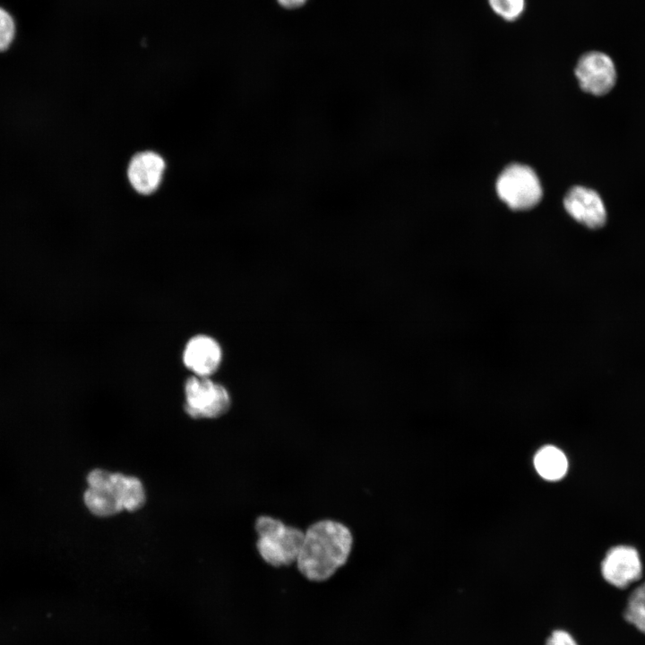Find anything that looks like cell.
<instances>
[{
	"label": "cell",
	"mask_w": 645,
	"mask_h": 645,
	"mask_svg": "<svg viewBox=\"0 0 645 645\" xmlns=\"http://www.w3.org/2000/svg\"><path fill=\"white\" fill-rule=\"evenodd\" d=\"M352 547L353 536L345 524L331 519L320 520L305 530L295 563L308 580L325 581L347 563Z\"/></svg>",
	"instance_id": "obj_1"
},
{
	"label": "cell",
	"mask_w": 645,
	"mask_h": 645,
	"mask_svg": "<svg viewBox=\"0 0 645 645\" xmlns=\"http://www.w3.org/2000/svg\"><path fill=\"white\" fill-rule=\"evenodd\" d=\"M254 529L258 537V554L267 564L282 567L296 563L302 546L304 530L268 515L256 519Z\"/></svg>",
	"instance_id": "obj_2"
},
{
	"label": "cell",
	"mask_w": 645,
	"mask_h": 645,
	"mask_svg": "<svg viewBox=\"0 0 645 645\" xmlns=\"http://www.w3.org/2000/svg\"><path fill=\"white\" fill-rule=\"evenodd\" d=\"M185 411L192 418H217L231 406L229 391L211 377L192 375L184 384Z\"/></svg>",
	"instance_id": "obj_3"
},
{
	"label": "cell",
	"mask_w": 645,
	"mask_h": 645,
	"mask_svg": "<svg viewBox=\"0 0 645 645\" xmlns=\"http://www.w3.org/2000/svg\"><path fill=\"white\" fill-rule=\"evenodd\" d=\"M500 199L514 211H526L536 206L543 191L536 172L529 166L513 163L507 166L496 181Z\"/></svg>",
	"instance_id": "obj_4"
},
{
	"label": "cell",
	"mask_w": 645,
	"mask_h": 645,
	"mask_svg": "<svg viewBox=\"0 0 645 645\" xmlns=\"http://www.w3.org/2000/svg\"><path fill=\"white\" fill-rule=\"evenodd\" d=\"M574 74L581 90L596 96L608 93L617 81L615 60L608 53L597 49L579 57Z\"/></svg>",
	"instance_id": "obj_5"
},
{
	"label": "cell",
	"mask_w": 645,
	"mask_h": 645,
	"mask_svg": "<svg viewBox=\"0 0 645 645\" xmlns=\"http://www.w3.org/2000/svg\"><path fill=\"white\" fill-rule=\"evenodd\" d=\"M603 578L610 585L625 589L642 575V563L636 548L627 545L611 547L601 563Z\"/></svg>",
	"instance_id": "obj_6"
},
{
	"label": "cell",
	"mask_w": 645,
	"mask_h": 645,
	"mask_svg": "<svg viewBox=\"0 0 645 645\" xmlns=\"http://www.w3.org/2000/svg\"><path fill=\"white\" fill-rule=\"evenodd\" d=\"M223 350L211 336L197 334L190 338L182 352L184 366L194 375L211 377L221 366Z\"/></svg>",
	"instance_id": "obj_7"
},
{
	"label": "cell",
	"mask_w": 645,
	"mask_h": 645,
	"mask_svg": "<svg viewBox=\"0 0 645 645\" xmlns=\"http://www.w3.org/2000/svg\"><path fill=\"white\" fill-rule=\"evenodd\" d=\"M88 488L83 501L95 516L110 517L123 511L113 485V473L94 469L87 476Z\"/></svg>",
	"instance_id": "obj_8"
},
{
	"label": "cell",
	"mask_w": 645,
	"mask_h": 645,
	"mask_svg": "<svg viewBox=\"0 0 645 645\" xmlns=\"http://www.w3.org/2000/svg\"><path fill=\"white\" fill-rule=\"evenodd\" d=\"M565 211L579 223L595 229L606 221V211L600 195L581 185L572 187L563 199Z\"/></svg>",
	"instance_id": "obj_9"
},
{
	"label": "cell",
	"mask_w": 645,
	"mask_h": 645,
	"mask_svg": "<svg viewBox=\"0 0 645 645\" xmlns=\"http://www.w3.org/2000/svg\"><path fill=\"white\" fill-rule=\"evenodd\" d=\"M164 170L165 161L160 155L153 151H142L132 158L127 176L136 192L150 194L159 187Z\"/></svg>",
	"instance_id": "obj_10"
},
{
	"label": "cell",
	"mask_w": 645,
	"mask_h": 645,
	"mask_svg": "<svg viewBox=\"0 0 645 645\" xmlns=\"http://www.w3.org/2000/svg\"><path fill=\"white\" fill-rule=\"evenodd\" d=\"M113 485L123 510L134 512L143 506L146 494L139 478L122 473H113Z\"/></svg>",
	"instance_id": "obj_11"
},
{
	"label": "cell",
	"mask_w": 645,
	"mask_h": 645,
	"mask_svg": "<svg viewBox=\"0 0 645 645\" xmlns=\"http://www.w3.org/2000/svg\"><path fill=\"white\" fill-rule=\"evenodd\" d=\"M534 465L538 473L545 479L558 480L567 472L568 460L558 448L547 445L540 449L535 458Z\"/></svg>",
	"instance_id": "obj_12"
},
{
	"label": "cell",
	"mask_w": 645,
	"mask_h": 645,
	"mask_svg": "<svg viewBox=\"0 0 645 645\" xmlns=\"http://www.w3.org/2000/svg\"><path fill=\"white\" fill-rule=\"evenodd\" d=\"M624 616L629 624L645 633V581L629 596Z\"/></svg>",
	"instance_id": "obj_13"
},
{
	"label": "cell",
	"mask_w": 645,
	"mask_h": 645,
	"mask_svg": "<svg viewBox=\"0 0 645 645\" xmlns=\"http://www.w3.org/2000/svg\"><path fill=\"white\" fill-rule=\"evenodd\" d=\"M488 4L503 20L514 22L524 13L526 0H488Z\"/></svg>",
	"instance_id": "obj_14"
},
{
	"label": "cell",
	"mask_w": 645,
	"mask_h": 645,
	"mask_svg": "<svg viewBox=\"0 0 645 645\" xmlns=\"http://www.w3.org/2000/svg\"><path fill=\"white\" fill-rule=\"evenodd\" d=\"M15 33V24L12 16L0 7V52L6 50L12 44Z\"/></svg>",
	"instance_id": "obj_15"
},
{
	"label": "cell",
	"mask_w": 645,
	"mask_h": 645,
	"mask_svg": "<svg viewBox=\"0 0 645 645\" xmlns=\"http://www.w3.org/2000/svg\"><path fill=\"white\" fill-rule=\"evenodd\" d=\"M546 645H578V643L570 633L558 630L551 634Z\"/></svg>",
	"instance_id": "obj_16"
},
{
	"label": "cell",
	"mask_w": 645,
	"mask_h": 645,
	"mask_svg": "<svg viewBox=\"0 0 645 645\" xmlns=\"http://www.w3.org/2000/svg\"><path fill=\"white\" fill-rule=\"evenodd\" d=\"M278 2L285 8L293 9L300 7L306 2V0H278Z\"/></svg>",
	"instance_id": "obj_17"
}]
</instances>
